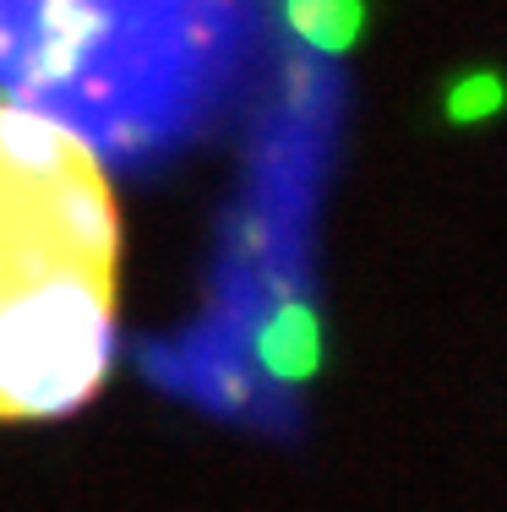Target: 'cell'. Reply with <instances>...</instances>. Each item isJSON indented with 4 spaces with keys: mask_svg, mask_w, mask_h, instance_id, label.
Returning a JSON list of instances; mask_svg holds the SVG:
<instances>
[{
    "mask_svg": "<svg viewBox=\"0 0 507 512\" xmlns=\"http://www.w3.org/2000/svg\"><path fill=\"white\" fill-rule=\"evenodd\" d=\"M246 39L251 0H0V88L142 158L202 126Z\"/></svg>",
    "mask_w": 507,
    "mask_h": 512,
    "instance_id": "2",
    "label": "cell"
},
{
    "mask_svg": "<svg viewBox=\"0 0 507 512\" xmlns=\"http://www.w3.org/2000/svg\"><path fill=\"white\" fill-rule=\"evenodd\" d=\"M120 224L82 137L0 104V425L93 398L115 344Z\"/></svg>",
    "mask_w": 507,
    "mask_h": 512,
    "instance_id": "1",
    "label": "cell"
},
{
    "mask_svg": "<svg viewBox=\"0 0 507 512\" xmlns=\"http://www.w3.org/2000/svg\"><path fill=\"white\" fill-rule=\"evenodd\" d=\"M502 99V88L491 77H475V82H464V88H458V99H453V109L458 115H475V109H491Z\"/></svg>",
    "mask_w": 507,
    "mask_h": 512,
    "instance_id": "4",
    "label": "cell"
},
{
    "mask_svg": "<svg viewBox=\"0 0 507 512\" xmlns=\"http://www.w3.org/2000/svg\"><path fill=\"white\" fill-rule=\"evenodd\" d=\"M284 22L311 44V50H349L366 28V6L360 0H284Z\"/></svg>",
    "mask_w": 507,
    "mask_h": 512,
    "instance_id": "3",
    "label": "cell"
}]
</instances>
